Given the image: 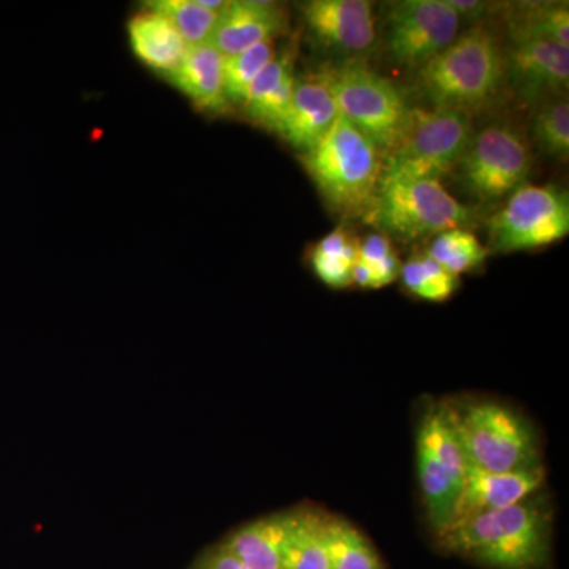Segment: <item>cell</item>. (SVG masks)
<instances>
[{
  "label": "cell",
  "instance_id": "obj_1",
  "mask_svg": "<svg viewBox=\"0 0 569 569\" xmlns=\"http://www.w3.org/2000/svg\"><path fill=\"white\" fill-rule=\"evenodd\" d=\"M550 515L530 497L456 523L440 537L451 552L492 569H539L550 553Z\"/></svg>",
  "mask_w": 569,
  "mask_h": 569
},
{
  "label": "cell",
  "instance_id": "obj_2",
  "mask_svg": "<svg viewBox=\"0 0 569 569\" xmlns=\"http://www.w3.org/2000/svg\"><path fill=\"white\" fill-rule=\"evenodd\" d=\"M381 153L339 114L328 134L302 156L307 173L326 204L343 217L369 213L380 182Z\"/></svg>",
  "mask_w": 569,
  "mask_h": 569
},
{
  "label": "cell",
  "instance_id": "obj_3",
  "mask_svg": "<svg viewBox=\"0 0 569 569\" xmlns=\"http://www.w3.org/2000/svg\"><path fill=\"white\" fill-rule=\"evenodd\" d=\"M505 59L488 29H470L418 71V86L433 108L466 111L496 96Z\"/></svg>",
  "mask_w": 569,
  "mask_h": 569
},
{
  "label": "cell",
  "instance_id": "obj_4",
  "mask_svg": "<svg viewBox=\"0 0 569 569\" xmlns=\"http://www.w3.org/2000/svg\"><path fill=\"white\" fill-rule=\"evenodd\" d=\"M447 407L468 466L490 473L541 467L537 433L518 411L492 400Z\"/></svg>",
  "mask_w": 569,
  "mask_h": 569
},
{
  "label": "cell",
  "instance_id": "obj_5",
  "mask_svg": "<svg viewBox=\"0 0 569 569\" xmlns=\"http://www.w3.org/2000/svg\"><path fill=\"white\" fill-rule=\"evenodd\" d=\"M339 114L389 156L406 138L411 110L391 81L369 69L359 59L321 71Z\"/></svg>",
  "mask_w": 569,
  "mask_h": 569
},
{
  "label": "cell",
  "instance_id": "obj_6",
  "mask_svg": "<svg viewBox=\"0 0 569 569\" xmlns=\"http://www.w3.org/2000/svg\"><path fill=\"white\" fill-rule=\"evenodd\" d=\"M367 219L396 238L415 241L467 227L471 213L467 206L445 190L440 181L381 174L376 201Z\"/></svg>",
  "mask_w": 569,
  "mask_h": 569
},
{
  "label": "cell",
  "instance_id": "obj_7",
  "mask_svg": "<svg viewBox=\"0 0 569 569\" xmlns=\"http://www.w3.org/2000/svg\"><path fill=\"white\" fill-rule=\"evenodd\" d=\"M417 449L427 519L440 538L455 522L468 466L447 403H437L426 411L418 429Z\"/></svg>",
  "mask_w": 569,
  "mask_h": 569
},
{
  "label": "cell",
  "instance_id": "obj_8",
  "mask_svg": "<svg viewBox=\"0 0 569 569\" xmlns=\"http://www.w3.org/2000/svg\"><path fill=\"white\" fill-rule=\"evenodd\" d=\"M471 138L470 114L466 111L411 110L406 138L385 157L387 164L381 174L440 181L441 176L456 170Z\"/></svg>",
  "mask_w": 569,
  "mask_h": 569
},
{
  "label": "cell",
  "instance_id": "obj_9",
  "mask_svg": "<svg viewBox=\"0 0 569 569\" xmlns=\"http://www.w3.org/2000/svg\"><path fill=\"white\" fill-rule=\"evenodd\" d=\"M568 233V194L553 186L519 187L489 220L490 247L501 253L541 249Z\"/></svg>",
  "mask_w": 569,
  "mask_h": 569
},
{
  "label": "cell",
  "instance_id": "obj_10",
  "mask_svg": "<svg viewBox=\"0 0 569 569\" xmlns=\"http://www.w3.org/2000/svg\"><path fill=\"white\" fill-rule=\"evenodd\" d=\"M531 162L529 146L515 130L492 126L471 138L456 170L471 197L497 201L522 187Z\"/></svg>",
  "mask_w": 569,
  "mask_h": 569
},
{
  "label": "cell",
  "instance_id": "obj_11",
  "mask_svg": "<svg viewBox=\"0 0 569 569\" xmlns=\"http://www.w3.org/2000/svg\"><path fill=\"white\" fill-rule=\"evenodd\" d=\"M460 20L448 0H403L389 6L387 47L397 63L421 69L458 39Z\"/></svg>",
  "mask_w": 569,
  "mask_h": 569
},
{
  "label": "cell",
  "instance_id": "obj_12",
  "mask_svg": "<svg viewBox=\"0 0 569 569\" xmlns=\"http://www.w3.org/2000/svg\"><path fill=\"white\" fill-rule=\"evenodd\" d=\"M505 71L523 103L567 96L569 48L552 41L515 37L505 59Z\"/></svg>",
  "mask_w": 569,
  "mask_h": 569
},
{
  "label": "cell",
  "instance_id": "obj_13",
  "mask_svg": "<svg viewBox=\"0 0 569 569\" xmlns=\"http://www.w3.org/2000/svg\"><path fill=\"white\" fill-rule=\"evenodd\" d=\"M310 37L325 50L361 56L376 43V21L367 0H312L301 7Z\"/></svg>",
  "mask_w": 569,
  "mask_h": 569
},
{
  "label": "cell",
  "instance_id": "obj_14",
  "mask_svg": "<svg viewBox=\"0 0 569 569\" xmlns=\"http://www.w3.org/2000/svg\"><path fill=\"white\" fill-rule=\"evenodd\" d=\"M287 28L282 7L260 0H234L219 11L209 43L223 58L274 41Z\"/></svg>",
  "mask_w": 569,
  "mask_h": 569
},
{
  "label": "cell",
  "instance_id": "obj_15",
  "mask_svg": "<svg viewBox=\"0 0 569 569\" xmlns=\"http://www.w3.org/2000/svg\"><path fill=\"white\" fill-rule=\"evenodd\" d=\"M545 477L542 466L509 473H490L467 466L466 482L456 507L452 526L482 512L511 507L537 496Z\"/></svg>",
  "mask_w": 569,
  "mask_h": 569
},
{
  "label": "cell",
  "instance_id": "obj_16",
  "mask_svg": "<svg viewBox=\"0 0 569 569\" xmlns=\"http://www.w3.org/2000/svg\"><path fill=\"white\" fill-rule=\"evenodd\" d=\"M337 118L339 108L320 71L296 80L290 110L279 134L305 156L323 140Z\"/></svg>",
  "mask_w": 569,
  "mask_h": 569
},
{
  "label": "cell",
  "instance_id": "obj_17",
  "mask_svg": "<svg viewBox=\"0 0 569 569\" xmlns=\"http://www.w3.org/2000/svg\"><path fill=\"white\" fill-rule=\"evenodd\" d=\"M223 56L209 41L192 44L167 80L198 110L224 114L231 104L223 92Z\"/></svg>",
  "mask_w": 569,
  "mask_h": 569
},
{
  "label": "cell",
  "instance_id": "obj_18",
  "mask_svg": "<svg viewBox=\"0 0 569 569\" xmlns=\"http://www.w3.org/2000/svg\"><path fill=\"white\" fill-rule=\"evenodd\" d=\"M291 512L266 516L233 531L222 548L249 569H282Z\"/></svg>",
  "mask_w": 569,
  "mask_h": 569
},
{
  "label": "cell",
  "instance_id": "obj_19",
  "mask_svg": "<svg viewBox=\"0 0 569 569\" xmlns=\"http://www.w3.org/2000/svg\"><path fill=\"white\" fill-rule=\"evenodd\" d=\"M129 40L133 54L148 69L171 73L181 63L189 44L178 31L156 11L146 9L129 21Z\"/></svg>",
  "mask_w": 569,
  "mask_h": 569
},
{
  "label": "cell",
  "instance_id": "obj_20",
  "mask_svg": "<svg viewBox=\"0 0 569 569\" xmlns=\"http://www.w3.org/2000/svg\"><path fill=\"white\" fill-rule=\"evenodd\" d=\"M328 518L316 509L291 512L282 569H329Z\"/></svg>",
  "mask_w": 569,
  "mask_h": 569
},
{
  "label": "cell",
  "instance_id": "obj_21",
  "mask_svg": "<svg viewBox=\"0 0 569 569\" xmlns=\"http://www.w3.org/2000/svg\"><path fill=\"white\" fill-rule=\"evenodd\" d=\"M359 242L353 236L337 228L318 242L312 252V268L321 282L331 288H346L351 283V271L358 261Z\"/></svg>",
  "mask_w": 569,
  "mask_h": 569
},
{
  "label": "cell",
  "instance_id": "obj_22",
  "mask_svg": "<svg viewBox=\"0 0 569 569\" xmlns=\"http://www.w3.org/2000/svg\"><path fill=\"white\" fill-rule=\"evenodd\" d=\"M329 569H383L372 542L342 519L328 518Z\"/></svg>",
  "mask_w": 569,
  "mask_h": 569
},
{
  "label": "cell",
  "instance_id": "obj_23",
  "mask_svg": "<svg viewBox=\"0 0 569 569\" xmlns=\"http://www.w3.org/2000/svg\"><path fill=\"white\" fill-rule=\"evenodd\" d=\"M426 254L452 276L459 277L485 263L489 249L478 241L477 236L458 228L437 234Z\"/></svg>",
  "mask_w": 569,
  "mask_h": 569
},
{
  "label": "cell",
  "instance_id": "obj_24",
  "mask_svg": "<svg viewBox=\"0 0 569 569\" xmlns=\"http://www.w3.org/2000/svg\"><path fill=\"white\" fill-rule=\"evenodd\" d=\"M146 9L156 11L170 22L189 47L211 39L217 11L208 10L198 0H157Z\"/></svg>",
  "mask_w": 569,
  "mask_h": 569
},
{
  "label": "cell",
  "instance_id": "obj_25",
  "mask_svg": "<svg viewBox=\"0 0 569 569\" xmlns=\"http://www.w3.org/2000/svg\"><path fill=\"white\" fill-rule=\"evenodd\" d=\"M276 58L274 41L257 44L239 54L224 58L223 92L228 103L244 104L250 86Z\"/></svg>",
  "mask_w": 569,
  "mask_h": 569
},
{
  "label": "cell",
  "instance_id": "obj_26",
  "mask_svg": "<svg viewBox=\"0 0 569 569\" xmlns=\"http://www.w3.org/2000/svg\"><path fill=\"white\" fill-rule=\"evenodd\" d=\"M402 282L411 295L430 302L447 301L459 288V277L452 276L427 254L410 258L400 269Z\"/></svg>",
  "mask_w": 569,
  "mask_h": 569
},
{
  "label": "cell",
  "instance_id": "obj_27",
  "mask_svg": "<svg viewBox=\"0 0 569 569\" xmlns=\"http://www.w3.org/2000/svg\"><path fill=\"white\" fill-rule=\"evenodd\" d=\"M511 37L552 41L559 47L569 48L568 3H546L529 7L511 24Z\"/></svg>",
  "mask_w": 569,
  "mask_h": 569
},
{
  "label": "cell",
  "instance_id": "obj_28",
  "mask_svg": "<svg viewBox=\"0 0 569 569\" xmlns=\"http://www.w3.org/2000/svg\"><path fill=\"white\" fill-rule=\"evenodd\" d=\"M535 141L541 151L559 160L569 157V103L567 97L546 100L533 121Z\"/></svg>",
  "mask_w": 569,
  "mask_h": 569
},
{
  "label": "cell",
  "instance_id": "obj_29",
  "mask_svg": "<svg viewBox=\"0 0 569 569\" xmlns=\"http://www.w3.org/2000/svg\"><path fill=\"white\" fill-rule=\"evenodd\" d=\"M358 260L369 266L376 277L377 288L395 282L402 269L391 241L383 234H370L359 242Z\"/></svg>",
  "mask_w": 569,
  "mask_h": 569
},
{
  "label": "cell",
  "instance_id": "obj_30",
  "mask_svg": "<svg viewBox=\"0 0 569 569\" xmlns=\"http://www.w3.org/2000/svg\"><path fill=\"white\" fill-rule=\"evenodd\" d=\"M192 569H249L222 546L206 552Z\"/></svg>",
  "mask_w": 569,
  "mask_h": 569
},
{
  "label": "cell",
  "instance_id": "obj_31",
  "mask_svg": "<svg viewBox=\"0 0 569 569\" xmlns=\"http://www.w3.org/2000/svg\"><path fill=\"white\" fill-rule=\"evenodd\" d=\"M449 6L458 13L459 20L479 21L488 17L490 11L497 9L489 2H479V0H448Z\"/></svg>",
  "mask_w": 569,
  "mask_h": 569
},
{
  "label": "cell",
  "instance_id": "obj_32",
  "mask_svg": "<svg viewBox=\"0 0 569 569\" xmlns=\"http://www.w3.org/2000/svg\"><path fill=\"white\" fill-rule=\"evenodd\" d=\"M351 283L361 288H377L376 277H373L369 266L359 260L356 261L353 271H351Z\"/></svg>",
  "mask_w": 569,
  "mask_h": 569
}]
</instances>
